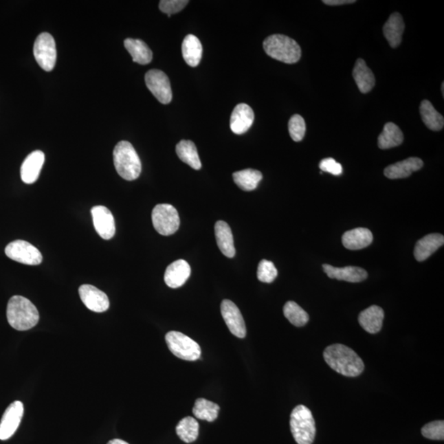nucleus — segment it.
<instances>
[{"label": "nucleus", "instance_id": "1", "mask_svg": "<svg viewBox=\"0 0 444 444\" xmlns=\"http://www.w3.org/2000/svg\"><path fill=\"white\" fill-rule=\"evenodd\" d=\"M324 357L326 363L333 370L343 376L357 377L364 370L362 359L345 345L333 344L326 347Z\"/></svg>", "mask_w": 444, "mask_h": 444}, {"label": "nucleus", "instance_id": "2", "mask_svg": "<svg viewBox=\"0 0 444 444\" xmlns=\"http://www.w3.org/2000/svg\"><path fill=\"white\" fill-rule=\"evenodd\" d=\"M7 318L12 328L27 331L34 328L39 322V312L30 300L23 296H14L8 301Z\"/></svg>", "mask_w": 444, "mask_h": 444}, {"label": "nucleus", "instance_id": "3", "mask_svg": "<svg viewBox=\"0 0 444 444\" xmlns=\"http://www.w3.org/2000/svg\"><path fill=\"white\" fill-rule=\"evenodd\" d=\"M113 156L116 171L121 177L129 181L140 177L142 171L141 160L131 142H120L115 146Z\"/></svg>", "mask_w": 444, "mask_h": 444}, {"label": "nucleus", "instance_id": "4", "mask_svg": "<svg viewBox=\"0 0 444 444\" xmlns=\"http://www.w3.org/2000/svg\"><path fill=\"white\" fill-rule=\"evenodd\" d=\"M263 49L268 56L285 64H296L300 60V46L287 36L276 34L267 37L263 41Z\"/></svg>", "mask_w": 444, "mask_h": 444}, {"label": "nucleus", "instance_id": "5", "mask_svg": "<svg viewBox=\"0 0 444 444\" xmlns=\"http://www.w3.org/2000/svg\"><path fill=\"white\" fill-rule=\"evenodd\" d=\"M291 430L298 444H312L316 434L315 421L311 410L303 405L297 406L291 414Z\"/></svg>", "mask_w": 444, "mask_h": 444}, {"label": "nucleus", "instance_id": "6", "mask_svg": "<svg viewBox=\"0 0 444 444\" xmlns=\"http://www.w3.org/2000/svg\"><path fill=\"white\" fill-rule=\"evenodd\" d=\"M166 342L171 353L179 359L195 362L200 358V346L186 335L171 331L166 333Z\"/></svg>", "mask_w": 444, "mask_h": 444}, {"label": "nucleus", "instance_id": "7", "mask_svg": "<svg viewBox=\"0 0 444 444\" xmlns=\"http://www.w3.org/2000/svg\"><path fill=\"white\" fill-rule=\"evenodd\" d=\"M155 230L162 236H168L177 232L180 219L179 213L173 205L158 204L152 213Z\"/></svg>", "mask_w": 444, "mask_h": 444}, {"label": "nucleus", "instance_id": "8", "mask_svg": "<svg viewBox=\"0 0 444 444\" xmlns=\"http://www.w3.org/2000/svg\"><path fill=\"white\" fill-rule=\"evenodd\" d=\"M33 53L37 63L45 71H52L57 60L56 44L54 37L47 32L41 33L35 41Z\"/></svg>", "mask_w": 444, "mask_h": 444}, {"label": "nucleus", "instance_id": "9", "mask_svg": "<svg viewBox=\"0 0 444 444\" xmlns=\"http://www.w3.org/2000/svg\"><path fill=\"white\" fill-rule=\"evenodd\" d=\"M5 254L12 260L32 266L41 265L43 259L39 249L25 241L11 242L6 246Z\"/></svg>", "mask_w": 444, "mask_h": 444}, {"label": "nucleus", "instance_id": "10", "mask_svg": "<svg viewBox=\"0 0 444 444\" xmlns=\"http://www.w3.org/2000/svg\"><path fill=\"white\" fill-rule=\"evenodd\" d=\"M146 85L155 98L162 104H169L173 100V91L168 76L161 70L152 69L146 74Z\"/></svg>", "mask_w": 444, "mask_h": 444}, {"label": "nucleus", "instance_id": "11", "mask_svg": "<svg viewBox=\"0 0 444 444\" xmlns=\"http://www.w3.org/2000/svg\"><path fill=\"white\" fill-rule=\"evenodd\" d=\"M23 413V402L15 401L8 406L0 422V441H7L19 429Z\"/></svg>", "mask_w": 444, "mask_h": 444}, {"label": "nucleus", "instance_id": "12", "mask_svg": "<svg viewBox=\"0 0 444 444\" xmlns=\"http://www.w3.org/2000/svg\"><path fill=\"white\" fill-rule=\"evenodd\" d=\"M221 312L230 333L238 338H245L247 333L245 322L236 304L232 300H224L221 304Z\"/></svg>", "mask_w": 444, "mask_h": 444}, {"label": "nucleus", "instance_id": "13", "mask_svg": "<svg viewBox=\"0 0 444 444\" xmlns=\"http://www.w3.org/2000/svg\"><path fill=\"white\" fill-rule=\"evenodd\" d=\"M78 293L82 303L91 311L103 313L110 307V301L106 293L91 285H82L79 287Z\"/></svg>", "mask_w": 444, "mask_h": 444}, {"label": "nucleus", "instance_id": "14", "mask_svg": "<svg viewBox=\"0 0 444 444\" xmlns=\"http://www.w3.org/2000/svg\"><path fill=\"white\" fill-rule=\"evenodd\" d=\"M91 217L96 232L104 240H111L115 234V221L109 209L103 206L91 208Z\"/></svg>", "mask_w": 444, "mask_h": 444}, {"label": "nucleus", "instance_id": "15", "mask_svg": "<svg viewBox=\"0 0 444 444\" xmlns=\"http://www.w3.org/2000/svg\"><path fill=\"white\" fill-rule=\"evenodd\" d=\"M254 113L249 104H238L234 107L230 117V129L234 133L241 135L249 131L254 123Z\"/></svg>", "mask_w": 444, "mask_h": 444}, {"label": "nucleus", "instance_id": "16", "mask_svg": "<svg viewBox=\"0 0 444 444\" xmlns=\"http://www.w3.org/2000/svg\"><path fill=\"white\" fill-rule=\"evenodd\" d=\"M45 162V154L41 151L29 154L21 167V178L25 184L35 183L39 178Z\"/></svg>", "mask_w": 444, "mask_h": 444}, {"label": "nucleus", "instance_id": "17", "mask_svg": "<svg viewBox=\"0 0 444 444\" xmlns=\"http://www.w3.org/2000/svg\"><path fill=\"white\" fill-rule=\"evenodd\" d=\"M190 274V265L186 260L179 259L167 267L164 276L165 282L170 288H179L187 282Z\"/></svg>", "mask_w": 444, "mask_h": 444}, {"label": "nucleus", "instance_id": "18", "mask_svg": "<svg viewBox=\"0 0 444 444\" xmlns=\"http://www.w3.org/2000/svg\"><path fill=\"white\" fill-rule=\"evenodd\" d=\"M329 278L345 280L347 282H362L368 278L366 270L359 267H335L329 265L322 266Z\"/></svg>", "mask_w": 444, "mask_h": 444}, {"label": "nucleus", "instance_id": "19", "mask_svg": "<svg viewBox=\"0 0 444 444\" xmlns=\"http://www.w3.org/2000/svg\"><path fill=\"white\" fill-rule=\"evenodd\" d=\"M424 165L421 159L410 157L406 160L397 162L395 164L388 166L384 170V175L388 179H397L408 178L413 173L421 170Z\"/></svg>", "mask_w": 444, "mask_h": 444}, {"label": "nucleus", "instance_id": "20", "mask_svg": "<svg viewBox=\"0 0 444 444\" xmlns=\"http://www.w3.org/2000/svg\"><path fill=\"white\" fill-rule=\"evenodd\" d=\"M444 244V237L441 234H430L422 238L414 247V256L418 262H423L430 258Z\"/></svg>", "mask_w": 444, "mask_h": 444}, {"label": "nucleus", "instance_id": "21", "mask_svg": "<svg viewBox=\"0 0 444 444\" xmlns=\"http://www.w3.org/2000/svg\"><path fill=\"white\" fill-rule=\"evenodd\" d=\"M384 312L382 308L372 305L359 313V322L368 333L376 334L382 329Z\"/></svg>", "mask_w": 444, "mask_h": 444}, {"label": "nucleus", "instance_id": "22", "mask_svg": "<svg viewBox=\"0 0 444 444\" xmlns=\"http://www.w3.org/2000/svg\"><path fill=\"white\" fill-rule=\"evenodd\" d=\"M404 30V20L399 12H395L389 16L386 23L384 24L383 32L385 38L392 48H397L400 45Z\"/></svg>", "mask_w": 444, "mask_h": 444}, {"label": "nucleus", "instance_id": "23", "mask_svg": "<svg viewBox=\"0 0 444 444\" xmlns=\"http://www.w3.org/2000/svg\"><path fill=\"white\" fill-rule=\"evenodd\" d=\"M342 244L350 250L366 248L373 242V234L366 228H355L348 230L342 236Z\"/></svg>", "mask_w": 444, "mask_h": 444}, {"label": "nucleus", "instance_id": "24", "mask_svg": "<svg viewBox=\"0 0 444 444\" xmlns=\"http://www.w3.org/2000/svg\"><path fill=\"white\" fill-rule=\"evenodd\" d=\"M354 80L362 93L370 92L375 86V77L363 58H358L353 69Z\"/></svg>", "mask_w": 444, "mask_h": 444}, {"label": "nucleus", "instance_id": "25", "mask_svg": "<svg viewBox=\"0 0 444 444\" xmlns=\"http://www.w3.org/2000/svg\"><path fill=\"white\" fill-rule=\"evenodd\" d=\"M215 236L221 252L228 258L236 255V248L234 245V238L229 225L223 221H219L215 225Z\"/></svg>", "mask_w": 444, "mask_h": 444}, {"label": "nucleus", "instance_id": "26", "mask_svg": "<svg viewBox=\"0 0 444 444\" xmlns=\"http://www.w3.org/2000/svg\"><path fill=\"white\" fill-rule=\"evenodd\" d=\"M182 54L188 65L197 67L199 65L203 56V45L198 37L188 35L183 41Z\"/></svg>", "mask_w": 444, "mask_h": 444}, {"label": "nucleus", "instance_id": "27", "mask_svg": "<svg viewBox=\"0 0 444 444\" xmlns=\"http://www.w3.org/2000/svg\"><path fill=\"white\" fill-rule=\"evenodd\" d=\"M124 47L131 54L133 61L145 65L153 60V52L144 41L128 38L124 41Z\"/></svg>", "mask_w": 444, "mask_h": 444}, {"label": "nucleus", "instance_id": "28", "mask_svg": "<svg viewBox=\"0 0 444 444\" xmlns=\"http://www.w3.org/2000/svg\"><path fill=\"white\" fill-rule=\"evenodd\" d=\"M403 133L397 124L389 122L384 125V131L378 138L380 149H390L400 146L403 142Z\"/></svg>", "mask_w": 444, "mask_h": 444}, {"label": "nucleus", "instance_id": "29", "mask_svg": "<svg viewBox=\"0 0 444 444\" xmlns=\"http://www.w3.org/2000/svg\"><path fill=\"white\" fill-rule=\"evenodd\" d=\"M420 113L423 122L427 128L433 131H442L444 126L443 116L435 110L430 100H423L421 103Z\"/></svg>", "mask_w": 444, "mask_h": 444}, {"label": "nucleus", "instance_id": "30", "mask_svg": "<svg viewBox=\"0 0 444 444\" xmlns=\"http://www.w3.org/2000/svg\"><path fill=\"white\" fill-rule=\"evenodd\" d=\"M179 158L183 162L195 170H200L202 167L198 151L194 142L190 140H182L179 142L175 148Z\"/></svg>", "mask_w": 444, "mask_h": 444}, {"label": "nucleus", "instance_id": "31", "mask_svg": "<svg viewBox=\"0 0 444 444\" xmlns=\"http://www.w3.org/2000/svg\"><path fill=\"white\" fill-rule=\"evenodd\" d=\"M233 179L236 186L244 191H253L263 179L260 171L246 169L237 171L233 174Z\"/></svg>", "mask_w": 444, "mask_h": 444}, {"label": "nucleus", "instance_id": "32", "mask_svg": "<svg viewBox=\"0 0 444 444\" xmlns=\"http://www.w3.org/2000/svg\"><path fill=\"white\" fill-rule=\"evenodd\" d=\"M220 406L214 402L204 399H199L195 401L192 413L199 420L212 422L219 417Z\"/></svg>", "mask_w": 444, "mask_h": 444}, {"label": "nucleus", "instance_id": "33", "mask_svg": "<svg viewBox=\"0 0 444 444\" xmlns=\"http://www.w3.org/2000/svg\"><path fill=\"white\" fill-rule=\"evenodd\" d=\"M175 430L182 441L190 443L199 437V424L195 418L187 417L179 422Z\"/></svg>", "mask_w": 444, "mask_h": 444}, {"label": "nucleus", "instance_id": "34", "mask_svg": "<svg viewBox=\"0 0 444 444\" xmlns=\"http://www.w3.org/2000/svg\"><path fill=\"white\" fill-rule=\"evenodd\" d=\"M285 317L291 324L296 326H303L309 320V314L294 301H288L283 308Z\"/></svg>", "mask_w": 444, "mask_h": 444}, {"label": "nucleus", "instance_id": "35", "mask_svg": "<svg viewBox=\"0 0 444 444\" xmlns=\"http://www.w3.org/2000/svg\"><path fill=\"white\" fill-rule=\"evenodd\" d=\"M289 133L293 140L300 142L303 140L307 132V125L302 116L294 115L289 120L288 124Z\"/></svg>", "mask_w": 444, "mask_h": 444}, {"label": "nucleus", "instance_id": "36", "mask_svg": "<svg viewBox=\"0 0 444 444\" xmlns=\"http://www.w3.org/2000/svg\"><path fill=\"white\" fill-rule=\"evenodd\" d=\"M278 270H276L274 263L265 260V259L259 263L257 276L260 282L271 283L278 276Z\"/></svg>", "mask_w": 444, "mask_h": 444}, {"label": "nucleus", "instance_id": "37", "mask_svg": "<svg viewBox=\"0 0 444 444\" xmlns=\"http://www.w3.org/2000/svg\"><path fill=\"white\" fill-rule=\"evenodd\" d=\"M421 434L423 436L431 439V441H443V421H435L428 423V424L423 427Z\"/></svg>", "mask_w": 444, "mask_h": 444}, {"label": "nucleus", "instance_id": "38", "mask_svg": "<svg viewBox=\"0 0 444 444\" xmlns=\"http://www.w3.org/2000/svg\"><path fill=\"white\" fill-rule=\"evenodd\" d=\"M188 3L187 0H162L159 3V8L162 12L170 16L171 14H177L183 10Z\"/></svg>", "mask_w": 444, "mask_h": 444}, {"label": "nucleus", "instance_id": "39", "mask_svg": "<svg viewBox=\"0 0 444 444\" xmlns=\"http://www.w3.org/2000/svg\"><path fill=\"white\" fill-rule=\"evenodd\" d=\"M320 168L322 173H328L333 175H340L343 173L340 163L337 162L333 158H326L322 160Z\"/></svg>", "mask_w": 444, "mask_h": 444}, {"label": "nucleus", "instance_id": "40", "mask_svg": "<svg viewBox=\"0 0 444 444\" xmlns=\"http://www.w3.org/2000/svg\"><path fill=\"white\" fill-rule=\"evenodd\" d=\"M322 3L329 6H340L344 4L355 3V0H324Z\"/></svg>", "mask_w": 444, "mask_h": 444}, {"label": "nucleus", "instance_id": "41", "mask_svg": "<svg viewBox=\"0 0 444 444\" xmlns=\"http://www.w3.org/2000/svg\"><path fill=\"white\" fill-rule=\"evenodd\" d=\"M107 444H129L127 442L122 441V439H112Z\"/></svg>", "mask_w": 444, "mask_h": 444}, {"label": "nucleus", "instance_id": "42", "mask_svg": "<svg viewBox=\"0 0 444 444\" xmlns=\"http://www.w3.org/2000/svg\"><path fill=\"white\" fill-rule=\"evenodd\" d=\"M443 86H444V83L443 82L442 83V93H443V96L444 95V90H443L444 87Z\"/></svg>", "mask_w": 444, "mask_h": 444}]
</instances>
